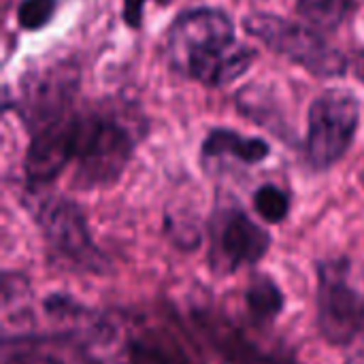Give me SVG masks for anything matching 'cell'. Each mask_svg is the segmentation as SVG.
Returning <instances> with one entry per match:
<instances>
[{"label":"cell","mask_w":364,"mask_h":364,"mask_svg":"<svg viewBox=\"0 0 364 364\" xmlns=\"http://www.w3.org/2000/svg\"><path fill=\"white\" fill-rule=\"evenodd\" d=\"M256 53L235 36L230 17L220 9H194L168 30V60L181 75L205 85H228L247 73Z\"/></svg>","instance_id":"6da1fadb"},{"label":"cell","mask_w":364,"mask_h":364,"mask_svg":"<svg viewBox=\"0 0 364 364\" xmlns=\"http://www.w3.org/2000/svg\"><path fill=\"white\" fill-rule=\"evenodd\" d=\"M245 30L316 77H339L348 70L346 55L311 26L288 21L269 13H256L245 19Z\"/></svg>","instance_id":"7a4b0ae2"},{"label":"cell","mask_w":364,"mask_h":364,"mask_svg":"<svg viewBox=\"0 0 364 364\" xmlns=\"http://www.w3.org/2000/svg\"><path fill=\"white\" fill-rule=\"evenodd\" d=\"M134 151L132 132L113 117L79 115L77 186L98 188L113 183Z\"/></svg>","instance_id":"3957f363"},{"label":"cell","mask_w":364,"mask_h":364,"mask_svg":"<svg viewBox=\"0 0 364 364\" xmlns=\"http://www.w3.org/2000/svg\"><path fill=\"white\" fill-rule=\"evenodd\" d=\"M318 318L322 335L337 346H348L364 324V282L352 262L331 260L320 267Z\"/></svg>","instance_id":"277c9868"},{"label":"cell","mask_w":364,"mask_h":364,"mask_svg":"<svg viewBox=\"0 0 364 364\" xmlns=\"http://www.w3.org/2000/svg\"><path fill=\"white\" fill-rule=\"evenodd\" d=\"M360 119V109L350 92L331 90L309 109L307 158L316 168H328L350 149Z\"/></svg>","instance_id":"5b68a950"},{"label":"cell","mask_w":364,"mask_h":364,"mask_svg":"<svg viewBox=\"0 0 364 364\" xmlns=\"http://www.w3.org/2000/svg\"><path fill=\"white\" fill-rule=\"evenodd\" d=\"M38 226L58 258L81 271H100L102 254L92 241L85 218L77 205L64 198L47 200L38 209Z\"/></svg>","instance_id":"8992f818"},{"label":"cell","mask_w":364,"mask_h":364,"mask_svg":"<svg viewBox=\"0 0 364 364\" xmlns=\"http://www.w3.org/2000/svg\"><path fill=\"white\" fill-rule=\"evenodd\" d=\"M77 85L79 75L70 64H53L43 70H32L21 87L19 111L23 122L38 132L41 128L64 117Z\"/></svg>","instance_id":"52a82bcc"},{"label":"cell","mask_w":364,"mask_h":364,"mask_svg":"<svg viewBox=\"0 0 364 364\" xmlns=\"http://www.w3.org/2000/svg\"><path fill=\"white\" fill-rule=\"evenodd\" d=\"M271 245V237L241 209L218 213L211 235V264L220 273H232L258 262Z\"/></svg>","instance_id":"ba28073f"},{"label":"cell","mask_w":364,"mask_h":364,"mask_svg":"<svg viewBox=\"0 0 364 364\" xmlns=\"http://www.w3.org/2000/svg\"><path fill=\"white\" fill-rule=\"evenodd\" d=\"M79 115H64L34 132L26 154V177L30 183L55 179L77 154Z\"/></svg>","instance_id":"9c48e42d"},{"label":"cell","mask_w":364,"mask_h":364,"mask_svg":"<svg viewBox=\"0 0 364 364\" xmlns=\"http://www.w3.org/2000/svg\"><path fill=\"white\" fill-rule=\"evenodd\" d=\"M198 322L203 326V333H207V337L215 346V350L230 364H292L288 358H282L273 352H264L260 346L252 343L224 318L220 320L209 314H200Z\"/></svg>","instance_id":"30bf717a"},{"label":"cell","mask_w":364,"mask_h":364,"mask_svg":"<svg viewBox=\"0 0 364 364\" xmlns=\"http://www.w3.org/2000/svg\"><path fill=\"white\" fill-rule=\"evenodd\" d=\"M203 154L207 158H237L245 164H256L262 162L269 154L271 147L267 141L262 139H252V136H243L235 130H213L205 143H203Z\"/></svg>","instance_id":"8fae6325"},{"label":"cell","mask_w":364,"mask_h":364,"mask_svg":"<svg viewBox=\"0 0 364 364\" xmlns=\"http://www.w3.org/2000/svg\"><path fill=\"white\" fill-rule=\"evenodd\" d=\"M245 301H247L252 316L260 322L275 320L277 314L282 311V305H284V299H282L277 284L273 279H269L267 275H258L252 279L247 294H245Z\"/></svg>","instance_id":"7c38bea8"},{"label":"cell","mask_w":364,"mask_h":364,"mask_svg":"<svg viewBox=\"0 0 364 364\" xmlns=\"http://www.w3.org/2000/svg\"><path fill=\"white\" fill-rule=\"evenodd\" d=\"M350 4L352 0H299L296 9L311 28L335 30L343 21Z\"/></svg>","instance_id":"4fadbf2b"},{"label":"cell","mask_w":364,"mask_h":364,"mask_svg":"<svg viewBox=\"0 0 364 364\" xmlns=\"http://www.w3.org/2000/svg\"><path fill=\"white\" fill-rule=\"evenodd\" d=\"M254 207L262 220L269 224H279L290 211V196L282 188L267 183L254 194Z\"/></svg>","instance_id":"5bb4252c"},{"label":"cell","mask_w":364,"mask_h":364,"mask_svg":"<svg viewBox=\"0 0 364 364\" xmlns=\"http://www.w3.org/2000/svg\"><path fill=\"white\" fill-rule=\"evenodd\" d=\"M53 11L55 0H23L17 9V19L26 30H38L51 21Z\"/></svg>","instance_id":"9a60e30c"},{"label":"cell","mask_w":364,"mask_h":364,"mask_svg":"<svg viewBox=\"0 0 364 364\" xmlns=\"http://www.w3.org/2000/svg\"><path fill=\"white\" fill-rule=\"evenodd\" d=\"M145 2H147V0H124V19H126L128 26H132V28H139V26H141ZM158 2L166 4V2H171V0H158Z\"/></svg>","instance_id":"2e32d148"},{"label":"cell","mask_w":364,"mask_h":364,"mask_svg":"<svg viewBox=\"0 0 364 364\" xmlns=\"http://www.w3.org/2000/svg\"><path fill=\"white\" fill-rule=\"evenodd\" d=\"M346 364H364V328L348 343Z\"/></svg>","instance_id":"e0dca14e"},{"label":"cell","mask_w":364,"mask_h":364,"mask_svg":"<svg viewBox=\"0 0 364 364\" xmlns=\"http://www.w3.org/2000/svg\"><path fill=\"white\" fill-rule=\"evenodd\" d=\"M13 364H62L60 360L47 356V354H36V352H17L13 356Z\"/></svg>","instance_id":"ac0fdd59"},{"label":"cell","mask_w":364,"mask_h":364,"mask_svg":"<svg viewBox=\"0 0 364 364\" xmlns=\"http://www.w3.org/2000/svg\"><path fill=\"white\" fill-rule=\"evenodd\" d=\"M354 75L364 83V51L363 53H358L356 60H354Z\"/></svg>","instance_id":"d6986e66"}]
</instances>
